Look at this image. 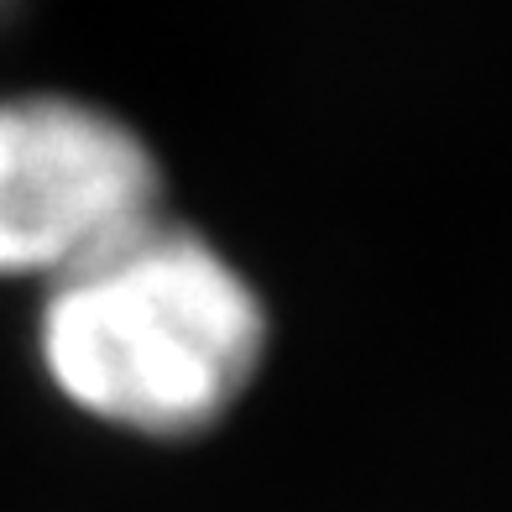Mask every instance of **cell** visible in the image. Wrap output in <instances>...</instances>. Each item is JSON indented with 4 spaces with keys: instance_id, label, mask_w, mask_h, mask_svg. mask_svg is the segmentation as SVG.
<instances>
[{
    "instance_id": "1",
    "label": "cell",
    "mask_w": 512,
    "mask_h": 512,
    "mask_svg": "<svg viewBox=\"0 0 512 512\" xmlns=\"http://www.w3.org/2000/svg\"><path fill=\"white\" fill-rule=\"evenodd\" d=\"M262 288L215 236L157 215L42 288L32 356L79 418L152 445L220 429L267 366Z\"/></svg>"
},
{
    "instance_id": "2",
    "label": "cell",
    "mask_w": 512,
    "mask_h": 512,
    "mask_svg": "<svg viewBox=\"0 0 512 512\" xmlns=\"http://www.w3.org/2000/svg\"><path fill=\"white\" fill-rule=\"evenodd\" d=\"M168 215L152 142L63 89L0 95V283L48 288Z\"/></svg>"
}]
</instances>
